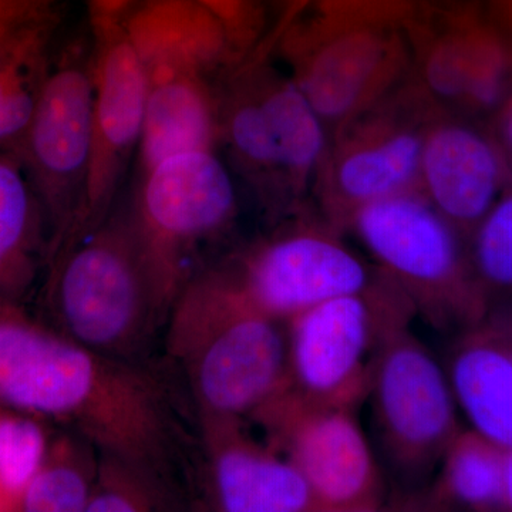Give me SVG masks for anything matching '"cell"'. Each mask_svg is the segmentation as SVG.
Returning <instances> with one entry per match:
<instances>
[{"label":"cell","instance_id":"cell-1","mask_svg":"<svg viewBox=\"0 0 512 512\" xmlns=\"http://www.w3.org/2000/svg\"><path fill=\"white\" fill-rule=\"evenodd\" d=\"M0 409L92 441L191 494L195 436L156 370L100 355L0 299Z\"/></svg>","mask_w":512,"mask_h":512},{"label":"cell","instance_id":"cell-2","mask_svg":"<svg viewBox=\"0 0 512 512\" xmlns=\"http://www.w3.org/2000/svg\"><path fill=\"white\" fill-rule=\"evenodd\" d=\"M165 329L195 413L248 420L289 386L286 323L256 311L212 268L185 285Z\"/></svg>","mask_w":512,"mask_h":512},{"label":"cell","instance_id":"cell-3","mask_svg":"<svg viewBox=\"0 0 512 512\" xmlns=\"http://www.w3.org/2000/svg\"><path fill=\"white\" fill-rule=\"evenodd\" d=\"M47 322L100 355L147 365L165 318L130 218L104 220L56 252L42 288Z\"/></svg>","mask_w":512,"mask_h":512},{"label":"cell","instance_id":"cell-4","mask_svg":"<svg viewBox=\"0 0 512 512\" xmlns=\"http://www.w3.org/2000/svg\"><path fill=\"white\" fill-rule=\"evenodd\" d=\"M346 228L431 328L458 335L487 318L490 308L471 268L467 239L423 191L370 202Z\"/></svg>","mask_w":512,"mask_h":512},{"label":"cell","instance_id":"cell-5","mask_svg":"<svg viewBox=\"0 0 512 512\" xmlns=\"http://www.w3.org/2000/svg\"><path fill=\"white\" fill-rule=\"evenodd\" d=\"M416 316L383 272L363 292L313 306L286 322L293 394L316 406L356 410L369 396L384 345Z\"/></svg>","mask_w":512,"mask_h":512},{"label":"cell","instance_id":"cell-6","mask_svg":"<svg viewBox=\"0 0 512 512\" xmlns=\"http://www.w3.org/2000/svg\"><path fill=\"white\" fill-rule=\"evenodd\" d=\"M235 215L234 181L212 150L178 154L144 171L131 220L146 249L165 323L195 275L191 255Z\"/></svg>","mask_w":512,"mask_h":512},{"label":"cell","instance_id":"cell-7","mask_svg":"<svg viewBox=\"0 0 512 512\" xmlns=\"http://www.w3.org/2000/svg\"><path fill=\"white\" fill-rule=\"evenodd\" d=\"M367 399L380 454L397 487L420 490L461 429L447 372L410 325L384 345Z\"/></svg>","mask_w":512,"mask_h":512},{"label":"cell","instance_id":"cell-8","mask_svg":"<svg viewBox=\"0 0 512 512\" xmlns=\"http://www.w3.org/2000/svg\"><path fill=\"white\" fill-rule=\"evenodd\" d=\"M248 421L298 468L319 511L369 512L383 507L386 485L356 410L316 406L285 389Z\"/></svg>","mask_w":512,"mask_h":512},{"label":"cell","instance_id":"cell-9","mask_svg":"<svg viewBox=\"0 0 512 512\" xmlns=\"http://www.w3.org/2000/svg\"><path fill=\"white\" fill-rule=\"evenodd\" d=\"M426 103L420 92L389 96L336 131L318 174L319 200L330 227L346 228L370 202L419 190L424 137L434 117Z\"/></svg>","mask_w":512,"mask_h":512},{"label":"cell","instance_id":"cell-10","mask_svg":"<svg viewBox=\"0 0 512 512\" xmlns=\"http://www.w3.org/2000/svg\"><path fill=\"white\" fill-rule=\"evenodd\" d=\"M212 269L256 311L285 323L330 299L366 291L383 276L329 224L285 229Z\"/></svg>","mask_w":512,"mask_h":512},{"label":"cell","instance_id":"cell-11","mask_svg":"<svg viewBox=\"0 0 512 512\" xmlns=\"http://www.w3.org/2000/svg\"><path fill=\"white\" fill-rule=\"evenodd\" d=\"M22 140L49 227L50 259L82 214L94 147V74L66 64L46 76Z\"/></svg>","mask_w":512,"mask_h":512},{"label":"cell","instance_id":"cell-12","mask_svg":"<svg viewBox=\"0 0 512 512\" xmlns=\"http://www.w3.org/2000/svg\"><path fill=\"white\" fill-rule=\"evenodd\" d=\"M194 490L205 510L319 511L298 468L271 444L252 436L248 420L195 413Z\"/></svg>","mask_w":512,"mask_h":512},{"label":"cell","instance_id":"cell-13","mask_svg":"<svg viewBox=\"0 0 512 512\" xmlns=\"http://www.w3.org/2000/svg\"><path fill=\"white\" fill-rule=\"evenodd\" d=\"M295 82L336 131L396 92L409 56L399 30L357 29L293 49Z\"/></svg>","mask_w":512,"mask_h":512},{"label":"cell","instance_id":"cell-14","mask_svg":"<svg viewBox=\"0 0 512 512\" xmlns=\"http://www.w3.org/2000/svg\"><path fill=\"white\" fill-rule=\"evenodd\" d=\"M94 73V147L76 241L106 220L119 163L140 141L150 74L123 29L106 33Z\"/></svg>","mask_w":512,"mask_h":512},{"label":"cell","instance_id":"cell-15","mask_svg":"<svg viewBox=\"0 0 512 512\" xmlns=\"http://www.w3.org/2000/svg\"><path fill=\"white\" fill-rule=\"evenodd\" d=\"M228 138L248 167L276 175L293 197L328 156L325 126L296 82H275L237 103L228 117Z\"/></svg>","mask_w":512,"mask_h":512},{"label":"cell","instance_id":"cell-16","mask_svg":"<svg viewBox=\"0 0 512 512\" xmlns=\"http://www.w3.org/2000/svg\"><path fill=\"white\" fill-rule=\"evenodd\" d=\"M508 185L503 153L487 134L454 117L431 119L421 154L420 188L464 238Z\"/></svg>","mask_w":512,"mask_h":512},{"label":"cell","instance_id":"cell-17","mask_svg":"<svg viewBox=\"0 0 512 512\" xmlns=\"http://www.w3.org/2000/svg\"><path fill=\"white\" fill-rule=\"evenodd\" d=\"M421 94L431 104L491 110L503 100L510 59L500 37L456 22L424 33L419 46Z\"/></svg>","mask_w":512,"mask_h":512},{"label":"cell","instance_id":"cell-18","mask_svg":"<svg viewBox=\"0 0 512 512\" xmlns=\"http://www.w3.org/2000/svg\"><path fill=\"white\" fill-rule=\"evenodd\" d=\"M123 32L150 79L195 76L217 63L232 43L220 20L191 0H148L128 16Z\"/></svg>","mask_w":512,"mask_h":512},{"label":"cell","instance_id":"cell-19","mask_svg":"<svg viewBox=\"0 0 512 512\" xmlns=\"http://www.w3.org/2000/svg\"><path fill=\"white\" fill-rule=\"evenodd\" d=\"M457 336L447 367L454 399L473 430L512 450V342L485 322Z\"/></svg>","mask_w":512,"mask_h":512},{"label":"cell","instance_id":"cell-20","mask_svg":"<svg viewBox=\"0 0 512 512\" xmlns=\"http://www.w3.org/2000/svg\"><path fill=\"white\" fill-rule=\"evenodd\" d=\"M50 232L25 165L0 154V299L25 303L42 269Z\"/></svg>","mask_w":512,"mask_h":512},{"label":"cell","instance_id":"cell-21","mask_svg":"<svg viewBox=\"0 0 512 512\" xmlns=\"http://www.w3.org/2000/svg\"><path fill=\"white\" fill-rule=\"evenodd\" d=\"M150 83L138 141L143 173L178 154L211 150L214 110L194 74L156 77Z\"/></svg>","mask_w":512,"mask_h":512},{"label":"cell","instance_id":"cell-22","mask_svg":"<svg viewBox=\"0 0 512 512\" xmlns=\"http://www.w3.org/2000/svg\"><path fill=\"white\" fill-rule=\"evenodd\" d=\"M99 448L72 430L50 436L39 467L12 511L86 512L99 467Z\"/></svg>","mask_w":512,"mask_h":512},{"label":"cell","instance_id":"cell-23","mask_svg":"<svg viewBox=\"0 0 512 512\" xmlns=\"http://www.w3.org/2000/svg\"><path fill=\"white\" fill-rule=\"evenodd\" d=\"M507 450L476 430H460L441 460L429 498L436 507L504 511Z\"/></svg>","mask_w":512,"mask_h":512},{"label":"cell","instance_id":"cell-24","mask_svg":"<svg viewBox=\"0 0 512 512\" xmlns=\"http://www.w3.org/2000/svg\"><path fill=\"white\" fill-rule=\"evenodd\" d=\"M187 497L150 468L101 453L86 512H161L183 507Z\"/></svg>","mask_w":512,"mask_h":512},{"label":"cell","instance_id":"cell-25","mask_svg":"<svg viewBox=\"0 0 512 512\" xmlns=\"http://www.w3.org/2000/svg\"><path fill=\"white\" fill-rule=\"evenodd\" d=\"M468 258L488 308L512 303V187L508 185L467 239Z\"/></svg>","mask_w":512,"mask_h":512},{"label":"cell","instance_id":"cell-26","mask_svg":"<svg viewBox=\"0 0 512 512\" xmlns=\"http://www.w3.org/2000/svg\"><path fill=\"white\" fill-rule=\"evenodd\" d=\"M312 25L295 47L357 29L399 30L417 25V0H313Z\"/></svg>","mask_w":512,"mask_h":512},{"label":"cell","instance_id":"cell-27","mask_svg":"<svg viewBox=\"0 0 512 512\" xmlns=\"http://www.w3.org/2000/svg\"><path fill=\"white\" fill-rule=\"evenodd\" d=\"M45 426L49 424L0 410V511H12L45 456L50 439Z\"/></svg>","mask_w":512,"mask_h":512},{"label":"cell","instance_id":"cell-28","mask_svg":"<svg viewBox=\"0 0 512 512\" xmlns=\"http://www.w3.org/2000/svg\"><path fill=\"white\" fill-rule=\"evenodd\" d=\"M36 37L26 35L0 67V143L22 138L32 119L40 83H35Z\"/></svg>","mask_w":512,"mask_h":512},{"label":"cell","instance_id":"cell-29","mask_svg":"<svg viewBox=\"0 0 512 512\" xmlns=\"http://www.w3.org/2000/svg\"><path fill=\"white\" fill-rule=\"evenodd\" d=\"M220 20L232 43L248 42L254 33V9L251 0H191Z\"/></svg>","mask_w":512,"mask_h":512},{"label":"cell","instance_id":"cell-30","mask_svg":"<svg viewBox=\"0 0 512 512\" xmlns=\"http://www.w3.org/2000/svg\"><path fill=\"white\" fill-rule=\"evenodd\" d=\"M90 15L100 33L113 32L119 29L121 22L127 18V13L133 8L136 0H87Z\"/></svg>","mask_w":512,"mask_h":512},{"label":"cell","instance_id":"cell-31","mask_svg":"<svg viewBox=\"0 0 512 512\" xmlns=\"http://www.w3.org/2000/svg\"><path fill=\"white\" fill-rule=\"evenodd\" d=\"M484 322L512 342V303L491 309Z\"/></svg>","mask_w":512,"mask_h":512},{"label":"cell","instance_id":"cell-32","mask_svg":"<svg viewBox=\"0 0 512 512\" xmlns=\"http://www.w3.org/2000/svg\"><path fill=\"white\" fill-rule=\"evenodd\" d=\"M498 134H500L501 143L512 153V96L501 111L500 120H498Z\"/></svg>","mask_w":512,"mask_h":512},{"label":"cell","instance_id":"cell-33","mask_svg":"<svg viewBox=\"0 0 512 512\" xmlns=\"http://www.w3.org/2000/svg\"><path fill=\"white\" fill-rule=\"evenodd\" d=\"M504 511H512V450H507L505 458Z\"/></svg>","mask_w":512,"mask_h":512},{"label":"cell","instance_id":"cell-34","mask_svg":"<svg viewBox=\"0 0 512 512\" xmlns=\"http://www.w3.org/2000/svg\"><path fill=\"white\" fill-rule=\"evenodd\" d=\"M278 8L284 13V19H291L303 9L312 5L313 0H274Z\"/></svg>","mask_w":512,"mask_h":512},{"label":"cell","instance_id":"cell-35","mask_svg":"<svg viewBox=\"0 0 512 512\" xmlns=\"http://www.w3.org/2000/svg\"><path fill=\"white\" fill-rule=\"evenodd\" d=\"M491 5L505 28L512 30V0H491Z\"/></svg>","mask_w":512,"mask_h":512},{"label":"cell","instance_id":"cell-36","mask_svg":"<svg viewBox=\"0 0 512 512\" xmlns=\"http://www.w3.org/2000/svg\"><path fill=\"white\" fill-rule=\"evenodd\" d=\"M0 410H2V409H0Z\"/></svg>","mask_w":512,"mask_h":512}]
</instances>
